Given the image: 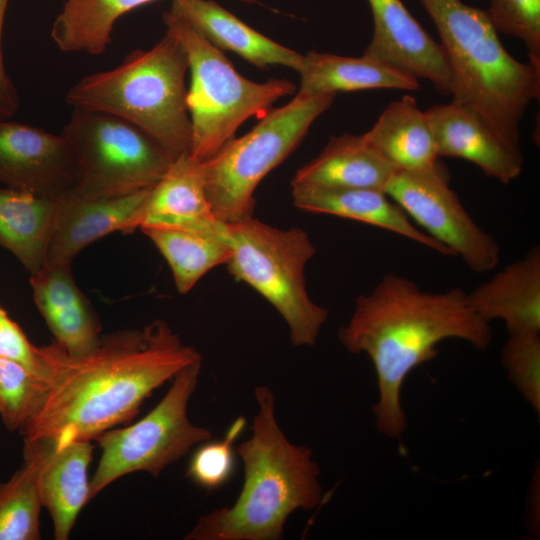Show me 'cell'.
<instances>
[{
	"label": "cell",
	"mask_w": 540,
	"mask_h": 540,
	"mask_svg": "<svg viewBox=\"0 0 540 540\" xmlns=\"http://www.w3.org/2000/svg\"><path fill=\"white\" fill-rule=\"evenodd\" d=\"M167 261L180 294H186L211 269L226 264L230 239L210 233L175 228L140 229Z\"/></svg>",
	"instance_id": "4316f807"
},
{
	"label": "cell",
	"mask_w": 540,
	"mask_h": 540,
	"mask_svg": "<svg viewBox=\"0 0 540 540\" xmlns=\"http://www.w3.org/2000/svg\"><path fill=\"white\" fill-rule=\"evenodd\" d=\"M61 134L79 163L77 196L107 199L152 188L175 160L136 125L116 115L72 108Z\"/></svg>",
	"instance_id": "9c48e42d"
},
{
	"label": "cell",
	"mask_w": 540,
	"mask_h": 540,
	"mask_svg": "<svg viewBox=\"0 0 540 540\" xmlns=\"http://www.w3.org/2000/svg\"><path fill=\"white\" fill-rule=\"evenodd\" d=\"M57 198L0 187V246L32 275L46 262Z\"/></svg>",
	"instance_id": "d4e9b609"
},
{
	"label": "cell",
	"mask_w": 540,
	"mask_h": 540,
	"mask_svg": "<svg viewBox=\"0 0 540 540\" xmlns=\"http://www.w3.org/2000/svg\"><path fill=\"white\" fill-rule=\"evenodd\" d=\"M338 338L348 352L365 353L371 359L379 393L373 406L375 426L383 435L398 438L407 425L401 404L407 376L436 357L441 341L459 339L483 351L491 343L492 331L489 322L470 308L461 288L427 292L412 280L389 273L370 293L357 297Z\"/></svg>",
	"instance_id": "7a4b0ae2"
},
{
	"label": "cell",
	"mask_w": 540,
	"mask_h": 540,
	"mask_svg": "<svg viewBox=\"0 0 540 540\" xmlns=\"http://www.w3.org/2000/svg\"><path fill=\"white\" fill-rule=\"evenodd\" d=\"M298 73V93L306 96L366 89L416 91L420 88L419 79L410 73L363 55L348 57L310 51L303 55Z\"/></svg>",
	"instance_id": "603a6c76"
},
{
	"label": "cell",
	"mask_w": 540,
	"mask_h": 540,
	"mask_svg": "<svg viewBox=\"0 0 540 540\" xmlns=\"http://www.w3.org/2000/svg\"><path fill=\"white\" fill-rule=\"evenodd\" d=\"M34 303L55 340L69 355L97 348L102 326L86 295L74 281L71 264L45 263L30 275Z\"/></svg>",
	"instance_id": "e0dca14e"
},
{
	"label": "cell",
	"mask_w": 540,
	"mask_h": 540,
	"mask_svg": "<svg viewBox=\"0 0 540 540\" xmlns=\"http://www.w3.org/2000/svg\"><path fill=\"white\" fill-rule=\"evenodd\" d=\"M486 10L498 32L517 38L529 62L540 68V0H488Z\"/></svg>",
	"instance_id": "1f68e13d"
},
{
	"label": "cell",
	"mask_w": 540,
	"mask_h": 540,
	"mask_svg": "<svg viewBox=\"0 0 540 540\" xmlns=\"http://www.w3.org/2000/svg\"><path fill=\"white\" fill-rule=\"evenodd\" d=\"M335 96L297 93L286 105L269 110L247 134L235 137L202 162L206 195L220 221L229 224L253 216L258 184L295 150Z\"/></svg>",
	"instance_id": "ba28073f"
},
{
	"label": "cell",
	"mask_w": 540,
	"mask_h": 540,
	"mask_svg": "<svg viewBox=\"0 0 540 540\" xmlns=\"http://www.w3.org/2000/svg\"><path fill=\"white\" fill-rule=\"evenodd\" d=\"M39 348L49 367L48 390L22 435L58 443L95 440L130 421L157 388L201 360L161 319L102 335L83 356L69 355L55 340Z\"/></svg>",
	"instance_id": "6da1fadb"
},
{
	"label": "cell",
	"mask_w": 540,
	"mask_h": 540,
	"mask_svg": "<svg viewBox=\"0 0 540 540\" xmlns=\"http://www.w3.org/2000/svg\"><path fill=\"white\" fill-rule=\"evenodd\" d=\"M48 382L0 357V415L9 432L22 434L42 407Z\"/></svg>",
	"instance_id": "f1b7e54d"
},
{
	"label": "cell",
	"mask_w": 540,
	"mask_h": 540,
	"mask_svg": "<svg viewBox=\"0 0 540 540\" xmlns=\"http://www.w3.org/2000/svg\"><path fill=\"white\" fill-rule=\"evenodd\" d=\"M175 228L228 236V226L212 211L206 195L202 162L189 153L176 158L149 190L140 227Z\"/></svg>",
	"instance_id": "ac0fdd59"
},
{
	"label": "cell",
	"mask_w": 540,
	"mask_h": 540,
	"mask_svg": "<svg viewBox=\"0 0 540 540\" xmlns=\"http://www.w3.org/2000/svg\"><path fill=\"white\" fill-rule=\"evenodd\" d=\"M228 272L262 295L282 316L294 346H313L328 319L306 290L305 267L316 249L306 231L279 229L253 216L227 224Z\"/></svg>",
	"instance_id": "52a82bcc"
},
{
	"label": "cell",
	"mask_w": 540,
	"mask_h": 540,
	"mask_svg": "<svg viewBox=\"0 0 540 540\" xmlns=\"http://www.w3.org/2000/svg\"><path fill=\"white\" fill-rule=\"evenodd\" d=\"M10 0H0V118L11 119L19 108L17 89L6 72L2 53V31Z\"/></svg>",
	"instance_id": "836d02e7"
},
{
	"label": "cell",
	"mask_w": 540,
	"mask_h": 540,
	"mask_svg": "<svg viewBox=\"0 0 540 540\" xmlns=\"http://www.w3.org/2000/svg\"><path fill=\"white\" fill-rule=\"evenodd\" d=\"M440 37L454 101L474 110L509 142L520 144V122L540 97V68L514 58L486 10L461 0H419Z\"/></svg>",
	"instance_id": "277c9868"
},
{
	"label": "cell",
	"mask_w": 540,
	"mask_h": 540,
	"mask_svg": "<svg viewBox=\"0 0 540 540\" xmlns=\"http://www.w3.org/2000/svg\"><path fill=\"white\" fill-rule=\"evenodd\" d=\"M23 464L0 482V540H39L42 500L37 464L23 452Z\"/></svg>",
	"instance_id": "83f0119b"
},
{
	"label": "cell",
	"mask_w": 540,
	"mask_h": 540,
	"mask_svg": "<svg viewBox=\"0 0 540 540\" xmlns=\"http://www.w3.org/2000/svg\"><path fill=\"white\" fill-rule=\"evenodd\" d=\"M166 33L183 46L189 64L186 103L191 120L190 156L206 161L235 138L237 129L253 116H263L296 86L286 79L253 82L238 73L224 52L187 22L164 12Z\"/></svg>",
	"instance_id": "8992f818"
},
{
	"label": "cell",
	"mask_w": 540,
	"mask_h": 540,
	"mask_svg": "<svg viewBox=\"0 0 540 540\" xmlns=\"http://www.w3.org/2000/svg\"><path fill=\"white\" fill-rule=\"evenodd\" d=\"M397 170L362 135L332 137L295 174L292 187L367 188L384 191Z\"/></svg>",
	"instance_id": "7402d4cb"
},
{
	"label": "cell",
	"mask_w": 540,
	"mask_h": 540,
	"mask_svg": "<svg viewBox=\"0 0 540 540\" xmlns=\"http://www.w3.org/2000/svg\"><path fill=\"white\" fill-rule=\"evenodd\" d=\"M0 357L14 361L35 376L49 380V367L40 348L33 345L21 327L0 304Z\"/></svg>",
	"instance_id": "d6a6232c"
},
{
	"label": "cell",
	"mask_w": 540,
	"mask_h": 540,
	"mask_svg": "<svg viewBox=\"0 0 540 540\" xmlns=\"http://www.w3.org/2000/svg\"><path fill=\"white\" fill-rule=\"evenodd\" d=\"M77 156L62 135L0 118V184L58 198L79 181Z\"/></svg>",
	"instance_id": "7c38bea8"
},
{
	"label": "cell",
	"mask_w": 540,
	"mask_h": 540,
	"mask_svg": "<svg viewBox=\"0 0 540 540\" xmlns=\"http://www.w3.org/2000/svg\"><path fill=\"white\" fill-rule=\"evenodd\" d=\"M218 49L239 55L260 69L271 65L298 72L303 55L259 33L213 0H172L169 10Z\"/></svg>",
	"instance_id": "44dd1931"
},
{
	"label": "cell",
	"mask_w": 540,
	"mask_h": 540,
	"mask_svg": "<svg viewBox=\"0 0 540 540\" xmlns=\"http://www.w3.org/2000/svg\"><path fill=\"white\" fill-rule=\"evenodd\" d=\"M467 302L485 321H503L509 333L540 332L539 246L467 293Z\"/></svg>",
	"instance_id": "d6986e66"
},
{
	"label": "cell",
	"mask_w": 540,
	"mask_h": 540,
	"mask_svg": "<svg viewBox=\"0 0 540 540\" xmlns=\"http://www.w3.org/2000/svg\"><path fill=\"white\" fill-rule=\"evenodd\" d=\"M23 452L37 464L42 505L51 517L54 539L67 540L79 513L90 502L91 440L58 443L24 438Z\"/></svg>",
	"instance_id": "9a60e30c"
},
{
	"label": "cell",
	"mask_w": 540,
	"mask_h": 540,
	"mask_svg": "<svg viewBox=\"0 0 540 540\" xmlns=\"http://www.w3.org/2000/svg\"><path fill=\"white\" fill-rule=\"evenodd\" d=\"M384 192L470 270L485 273L498 265V242L466 211L439 162L425 170H395Z\"/></svg>",
	"instance_id": "8fae6325"
},
{
	"label": "cell",
	"mask_w": 540,
	"mask_h": 540,
	"mask_svg": "<svg viewBox=\"0 0 540 540\" xmlns=\"http://www.w3.org/2000/svg\"><path fill=\"white\" fill-rule=\"evenodd\" d=\"M245 425V418L240 416L228 427L223 439L207 440L197 447L190 458L186 476L207 491L225 485L235 468L234 442Z\"/></svg>",
	"instance_id": "f546056e"
},
{
	"label": "cell",
	"mask_w": 540,
	"mask_h": 540,
	"mask_svg": "<svg viewBox=\"0 0 540 540\" xmlns=\"http://www.w3.org/2000/svg\"><path fill=\"white\" fill-rule=\"evenodd\" d=\"M150 189L107 199H83L73 192L58 197L45 263L71 264L83 249L106 235L139 229Z\"/></svg>",
	"instance_id": "2e32d148"
},
{
	"label": "cell",
	"mask_w": 540,
	"mask_h": 540,
	"mask_svg": "<svg viewBox=\"0 0 540 540\" xmlns=\"http://www.w3.org/2000/svg\"><path fill=\"white\" fill-rule=\"evenodd\" d=\"M501 362L507 378L540 414V332L509 333Z\"/></svg>",
	"instance_id": "4dcf8cb0"
},
{
	"label": "cell",
	"mask_w": 540,
	"mask_h": 540,
	"mask_svg": "<svg viewBox=\"0 0 540 540\" xmlns=\"http://www.w3.org/2000/svg\"><path fill=\"white\" fill-rule=\"evenodd\" d=\"M373 35L363 56L390 64L451 95L452 79L443 50L401 0H368Z\"/></svg>",
	"instance_id": "4fadbf2b"
},
{
	"label": "cell",
	"mask_w": 540,
	"mask_h": 540,
	"mask_svg": "<svg viewBox=\"0 0 540 540\" xmlns=\"http://www.w3.org/2000/svg\"><path fill=\"white\" fill-rule=\"evenodd\" d=\"M294 205L304 211L334 215L372 225L445 256L451 251L416 227L384 191L367 188L292 187Z\"/></svg>",
	"instance_id": "ffe728a7"
},
{
	"label": "cell",
	"mask_w": 540,
	"mask_h": 540,
	"mask_svg": "<svg viewBox=\"0 0 540 540\" xmlns=\"http://www.w3.org/2000/svg\"><path fill=\"white\" fill-rule=\"evenodd\" d=\"M188 57L165 35L150 49L130 52L116 67L82 77L66 93L72 108L110 113L136 125L174 159L190 152Z\"/></svg>",
	"instance_id": "5b68a950"
},
{
	"label": "cell",
	"mask_w": 540,
	"mask_h": 540,
	"mask_svg": "<svg viewBox=\"0 0 540 540\" xmlns=\"http://www.w3.org/2000/svg\"><path fill=\"white\" fill-rule=\"evenodd\" d=\"M254 395L251 436L236 449L244 472L241 491L231 506L201 516L185 540H280L294 511L314 509L323 499L312 450L287 439L270 388L258 386Z\"/></svg>",
	"instance_id": "3957f363"
},
{
	"label": "cell",
	"mask_w": 540,
	"mask_h": 540,
	"mask_svg": "<svg viewBox=\"0 0 540 540\" xmlns=\"http://www.w3.org/2000/svg\"><path fill=\"white\" fill-rule=\"evenodd\" d=\"M156 0H64L50 36L65 53L100 55L111 44L116 21L124 14ZM252 4L257 0H239Z\"/></svg>",
	"instance_id": "484cf974"
},
{
	"label": "cell",
	"mask_w": 540,
	"mask_h": 540,
	"mask_svg": "<svg viewBox=\"0 0 540 540\" xmlns=\"http://www.w3.org/2000/svg\"><path fill=\"white\" fill-rule=\"evenodd\" d=\"M201 360L182 368L165 396L134 424L112 428L95 440L101 457L90 480V501L119 478L146 472L158 477L192 448L212 438V432L192 423L187 414L195 392Z\"/></svg>",
	"instance_id": "30bf717a"
},
{
	"label": "cell",
	"mask_w": 540,
	"mask_h": 540,
	"mask_svg": "<svg viewBox=\"0 0 540 540\" xmlns=\"http://www.w3.org/2000/svg\"><path fill=\"white\" fill-rule=\"evenodd\" d=\"M363 136L398 170H425L438 162L435 138L426 112L411 95L390 102Z\"/></svg>",
	"instance_id": "cb8c5ba5"
},
{
	"label": "cell",
	"mask_w": 540,
	"mask_h": 540,
	"mask_svg": "<svg viewBox=\"0 0 540 540\" xmlns=\"http://www.w3.org/2000/svg\"><path fill=\"white\" fill-rule=\"evenodd\" d=\"M425 112L439 157L467 160L502 184H509L521 174V146L505 139L474 110L452 100Z\"/></svg>",
	"instance_id": "5bb4252c"
}]
</instances>
